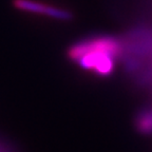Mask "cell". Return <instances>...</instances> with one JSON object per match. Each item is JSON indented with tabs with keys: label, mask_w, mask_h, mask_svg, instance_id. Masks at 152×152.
Returning a JSON list of instances; mask_svg holds the SVG:
<instances>
[{
	"label": "cell",
	"mask_w": 152,
	"mask_h": 152,
	"mask_svg": "<svg viewBox=\"0 0 152 152\" xmlns=\"http://www.w3.org/2000/svg\"><path fill=\"white\" fill-rule=\"evenodd\" d=\"M123 52V41L118 38L99 35L74 43L68 51V57L81 69L104 77L112 74Z\"/></svg>",
	"instance_id": "obj_1"
},
{
	"label": "cell",
	"mask_w": 152,
	"mask_h": 152,
	"mask_svg": "<svg viewBox=\"0 0 152 152\" xmlns=\"http://www.w3.org/2000/svg\"><path fill=\"white\" fill-rule=\"evenodd\" d=\"M136 126L142 133H152V109L142 111L138 115Z\"/></svg>",
	"instance_id": "obj_3"
},
{
	"label": "cell",
	"mask_w": 152,
	"mask_h": 152,
	"mask_svg": "<svg viewBox=\"0 0 152 152\" xmlns=\"http://www.w3.org/2000/svg\"><path fill=\"white\" fill-rule=\"evenodd\" d=\"M13 5L16 10L31 14L42 15L58 21H69L72 19V14L61 7H54L36 0H14Z\"/></svg>",
	"instance_id": "obj_2"
}]
</instances>
